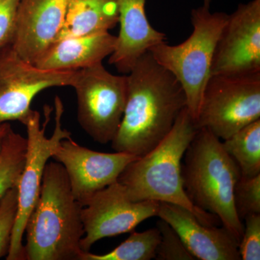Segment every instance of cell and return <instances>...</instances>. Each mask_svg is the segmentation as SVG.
<instances>
[{"label":"cell","mask_w":260,"mask_h":260,"mask_svg":"<svg viewBox=\"0 0 260 260\" xmlns=\"http://www.w3.org/2000/svg\"><path fill=\"white\" fill-rule=\"evenodd\" d=\"M124 114L112 147L115 152L142 156L170 133L186 107L184 90L175 77L154 59L150 51L127 75Z\"/></svg>","instance_id":"6da1fadb"},{"label":"cell","mask_w":260,"mask_h":260,"mask_svg":"<svg viewBox=\"0 0 260 260\" xmlns=\"http://www.w3.org/2000/svg\"><path fill=\"white\" fill-rule=\"evenodd\" d=\"M82 208L63 166L47 164L39 199L25 224V259L80 260L85 234Z\"/></svg>","instance_id":"7a4b0ae2"},{"label":"cell","mask_w":260,"mask_h":260,"mask_svg":"<svg viewBox=\"0 0 260 260\" xmlns=\"http://www.w3.org/2000/svg\"><path fill=\"white\" fill-rule=\"evenodd\" d=\"M198 130L184 108L167 136L153 150L129 162L117 181L133 201L153 200L179 205L194 214L200 223L213 226L218 217L193 204L181 176L182 159Z\"/></svg>","instance_id":"3957f363"},{"label":"cell","mask_w":260,"mask_h":260,"mask_svg":"<svg viewBox=\"0 0 260 260\" xmlns=\"http://www.w3.org/2000/svg\"><path fill=\"white\" fill-rule=\"evenodd\" d=\"M184 157L181 176L189 199L218 217L239 243L244 223L234 204V188L241 177L237 164L220 140L205 128L198 129Z\"/></svg>","instance_id":"277c9868"},{"label":"cell","mask_w":260,"mask_h":260,"mask_svg":"<svg viewBox=\"0 0 260 260\" xmlns=\"http://www.w3.org/2000/svg\"><path fill=\"white\" fill-rule=\"evenodd\" d=\"M205 5L191 10L193 30L186 40L177 45L167 42L150 49L154 59L178 80L186 99V109L196 119L207 83L211 77L215 47L229 14L210 12Z\"/></svg>","instance_id":"5b68a950"},{"label":"cell","mask_w":260,"mask_h":260,"mask_svg":"<svg viewBox=\"0 0 260 260\" xmlns=\"http://www.w3.org/2000/svg\"><path fill=\"white\" fill-rule=\"evenodd\" d=\"M51 112L52 109L49 106L44 107L45 121L42 125L40 113L34 110L25 124L27 130L26 155L18 185V213L7 260L25 259L23 244L25 224L39 199L46 166L61 140L71 137V133L62 127L64 104L59 96L54 99V132L50 138L46 136V128L50 121Z\"/></svg>","instance_id":"8992f818"},{"label":"cell","mask_w":260,"mask_h":260,"mask_svg":"<svg viewBox=\"0 0 260 260\" xmlns=\"http://www.w3.org/2000/svg\"><path fill=\"white\" fill-rule=\"evenodd\" d=\"M260 119V73L239 76L211 75L195 119L220 140H226Z\"/></svg>","instance_id":"52a82bcc"},{"label":"cell","mask_w":260,"mask_h":260,"mask_svg":"<svg viewBox=\"0 0 260 260\" xmlns=\"http://www.w3.org/2000/svg\"><path fill=\"white\" fill-rule=\"evenodd\" d=\"M73 88L76 94L77 119L82 129L98 143H111L125 109L127 75L112 74L99 63L78 70Z\"/></svg>","instance_id":"ba28073f"},{"label":"cell","mask_w":260,"mask_h":260,"mask_svg":"<svg viewBox=\"0 0 260 260\" xmlns=\"http://www.w3.org/2000/svg\"><path fill=\"white\" fill-rule=\"evenodd\" d=\"M78 71L41 69L25 61L12 45L0 49V125L18 121L25 125L34 98L54 87H73Z\"/></svg>","instance_id":"9c48e42d"},{"label":"cell","mask_w":260,"mask_h":260,"mask_svg":"<svg viewBox=\"0 0 260 260\" xmlns=\"http://www.w3.org/2000/svg\"><path fill=\"white\" fill-rule=\"evenodd\" d=\"M160 202H134L116 182L98 191L81 210L84 232L80 242L83 251L104 238L131 233L146 219L157 216Z\"/></svg>","instance_id":"30bf717a"},{"label":"cell","mask_w":260,"mask_h":260,"mask_svg":"<svg viewBox=\"0 0 260 260\" xmlns=\"http://www.w3.org/2000/svg\"><path fill=\"white\" fill-rule=\"evenodd\" d=\"M260 73V0L240 4L229 15L215 47L211 75Z\"/></svg>","instance_id":"8fae6325"},{"label":"cell","mask_w":260,"mask_h":260,"mask_svg":"<svg viewBox=\"0 0 260 260\" xmlns=\"http://www.w3.org/2000/svg\"><path fill=\"white\" fill-rule=\"evenodd\" d=\"M137 158L121 152L95 151L71 137L61 140L52 156L64 168L72 192L83 207L98 191L116 182L126 166Z\"/></svg>","instance_id":"7c38bea8"},{"label":"cell","mask_w":260,"mask_h":260,"mask_svg":"<svg viewBox=\"0 0 260 260\" xmlns=\"http://www.w3.org/2000/svg\"><path fill=\"white\" fill-rule=\"evenodd\" d=\"M69 0H20L12 47L35 64L59 35Z\"/></svg>","instance_id":"4fadbf2b"},{"label":"cell","mask_w":260,"mask_h":260,"mask_svg":"<svg viewBox=\"0 0 260 260\" xmlns=\"http://www.w3.org/2000/svg\"><path fill=\"white\" fill-rule=\"evenodd\" d=\"M157 216L174 229L195 259H241L239 242L225 227L205 225L189 210L172 203H160Z\"/></svg>","instance_id":"5bb4252c"},{"label":"cell","mask_w":260,"mask_h":260,"mask_svg":"<svg viewBox=\"0 0 260 260\" xmlns=\"http://www.w3.org/2000/svg\"><path fill=\"white\" fill-rule=\"evenodd\" d=\"M147 0H118L119 32L109 64L119 73L129 74L142 56L158 44L167 42V36L152 27L145 13Z\"/></svg>","instance_id":"9a60e30c"},{"label":"cell","mask_w":260,"mask_h":260,"mask_svg":"<svg viewBox=\"0 0 260 260\" xmlns=\"http://www.w3.org/2000/svg\"><path fill=\"white\" fill-rule=\"evenodd\" d=\"M116 36L109 31L59 39L35 63L41 69L78 71L99 63L112 54Z\"/></svg>","instance_id":"2e32d148"},{"label":"cell","mask_w":260,"mask_h":260,"mask_svg":"<svg viewBox=\"0 0 260 260\" xmlns=\"http://www.w3.org/2000/svg\"><path fill=\"white\" fill-rule=\"evenodd\" d=\"M118 22V0H69L64 24L55 41L109 31Z\"/></svg>","instance_id":"e0dca14e"},{"label":"cell","mask_w":260,"mask_h":260,"mask_svg":"<svg viewBox=\"0 0 260 260\" xmlns=\"http://www.w3.org/2000/svg\"><path fill=\"white\" fill-rule=\"evenodd\" d=\"M224 150L239 167L241 177L260 174V119L222 142Z\"/></svg>","instance_id":"ac0fdd59"},{"label":"cell","mask_w":260,"mask_h":260,"mask_svg":"<svg viewBox=\"0 0 260 260\" xmlns=\"http://www.w3.org/2000/svg\"><path fill=\"white\" fill-rule=\"evenodd\" d=\"M160 239L157 227L143 232L133 231L131 235L114 250L105 254L83 251L80 260H150L155 259V251Z\"/></svg>","instance_id":"d6986e66"},{"label":"cell","mask_w":260,"mask_h":260,"mask_svg":"<svg viewBox=\"0 0 260 260\" xmlns=\"http://www.w3.org/2000/svg\"><path fill=\"white\" fill-rule=\"evenodd\" d=\"M27 138L10 128L0 152V200L18 186L26 155Z\"/></svg>","instance_id":"ffe728a7"},{"label":"cell","mask_w":260,"mask_h":260,"mask_svg":"<svg viewBox=\"0 0 260 260\" xmlns=\"http://www.w3.org/2000/svg\"><path fill=\"white\" fill-rule=\"evenodd\" d=\"M234 204L241 220L260 214V174L252 178L240 177L234 188Z\"/></svg>","instance_id":"44dd1931"},{"label":"cell","mask_w":260,"mask_h":260,"mask_svg":"<svg viewBox=\"0 0 260 260\" xmlns=\"http://www.w3.org/2000/svg\"><path fill=\"white\" fill-rule=\"evenodd\" d=\"M160 234V242L155 251L158 260H194L177 233L167 222L160 218L157 222Z\"/></svg>","instance_id":"7402d4cb"},{"label":"cell","mask_w":260,"mask_h":260,"mask_svg":"<svg viewBox=\"0 0 260 260\" xmlns=\"http://www.w3.org/2000/svg\"><path fill=\"white\" fill-rule=\"evenodd\" d=\"M18 186H15L0 200V259L9 253L18 213Z\"/></svg>","instance_id":"603a6c76"},{"label":"cell","mask_w":260,"mask_h":260,"mask_svg":"<svg viewBox=\"0 0 260 260\" xmlns=\"http://www.w3.org/2000/svg\"><path fill=\"white\" fill-rule=\"evenodd\" d=\"M244 232L239 243L241 259H260V214L244 218Z\"/></svg>","instance_id":"cb8c5ba5"},{"label":"cell","mask_w":260,"mask_h":260,"mask_svg":"<svg viewBox=\"0 0 260 260\" xmlns=\"http://www.w3.org/2000/svg\"><path fill=\"white\" fill-rule=\"evenodd\" d=\"M20 0H0V49L11 45L16 30Z\"/></svg>","instance_id":"d4e9b609"},{"label":"cell","mask_w":260,"mask_h":260,"mask_svg":"<svg viewBox=\"0 0 260 260\" xmlns=\"http://www.w3.org/2000/svg\"><path fill=\"white\" fill-rule=\"evenodd\" d=\"M12 126L9 123H5V124L0 125V152H1L2 147H3V141L6 135L8 134L10 128Z\"/></svg>","instance_id":"484cf974"},{"label":"cell","mask_w":260,"mask_h":260,"mask_svg":"<svg viewBox=\"0 0 260 260\" xmlns=\"http://www.w3.org/2000/svg\"><path fill=\"white\" fill-rule=\"evenodd\" d=\"M212 1H213V0H203V2H204L203 5H205V7H208V8H210Z\"/></svg>","instance_id":"4316f807"}]
</instances>
